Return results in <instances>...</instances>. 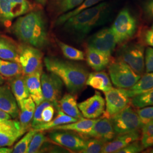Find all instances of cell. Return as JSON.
Masks as SVG:
<instances>
[{
    "instance_id": "obj_8",
    "label": "cell",
    "mask_w": 153,
    "mask_h": 153,
    "mask_svg": "<svg viewBox=\"0 0 153 153\" xmlns=\"http://www.w3.org/2000/svg\"><path fill=\"white\" fill-rule=\"evenodd\" d=\"M41 83L44 100L53 104L57 110L60 108V99L64 83L59 76L54 73L43 72L41 76Z\"/></svg>"
},
{
    "instance_id": "obj_5",
    "label": "cell",
    "mask_w": 153,
    "mask_h": 153,
    "mask_svg": "<svg viewBox=\"0 0 153 153\" xmlns=\"http://www.w3.org/2000/svg\"><path fill=\"white\" fill-rule=\"evenodd\" d=\"M111 29L117 44H121L131 38L137 29V21L127 8L121 10L115 19Z\"/></svg>"
},
{
    "instance_id": "obj_36",
    "label": "cell",
    "mask_w": 153,
    "mask_h": 153,
    "mask_svg": "<svg viewBox=\"0 0 153 153\" xmlns=\"http://www.w3.org/2000/svg\"><path fill=\"white\" fill-rule=\"evenodd\" d=\"M141 142L144 149L153 146V120L142 128Z\"/></svg>"
},
{
    "instance_id": "obj_15",
    "label": "cell",
    "mask_w": 153,
    "mask_h": 153,
    "mask_svg": "<svg viewBox=\"0 0 153 153\" xmlns=\"http://www.w3.org/2000/svg\"><path fill=\"white\" fill-rule=\"evenodd\" d=\"M83 117L94 119L100 117L105 111V100L100 93L96 91L92 97L78 104Z\"/></svg>"
},
{
    "instance_id": "obj_49",
    "label": "cell",
    "mask_w": 153,
    "mask_h": 153,
    "mask_svg": "<svg viewBox=\"0 0 153 153\" xmlns=\"http://www.w3.org/2000/svg\"><path fill=\"white\" fill-rule=\"evenodd\" d=\"M150 152V153H153V149H152V150H150V152Z\"/></svg>"
},
{
    "instance_id": "obj_17",
    "label": "cell",
    "mask_w": 153,
    "mask_h": 153,
    "mask_svg": "<svg viewBox=\"0 0 153 153\" xmlns=\"http://www.w3.org/2000/svg\"><path fill=\"white\" fill-rule=\"evenodd\" d=\"M141 134L139 131L117 135L114 140L105 143L102 153H116L131 142L139 140Z\"/></svg>"
},
{
    "instance_id": "obj_18",
    "label": "cell",
    "mask_w": 153,
    "mask_h": 153,
    "mask_svg": "<svg viewBox=\"0 0 153 153\" xmlns=\"http://www.w3.org/2000/svg\"><path fill=\"white\" fill-rule=\"evenodd\" d=\"M0 109L9 114L12 118H16L19 115L16 99L7 85L0 86Z\"/></svg>"
},
{
    "instance_id": "obj_42",
    "label": "cell",
    "mask_w": 153,
    "mask_h": 153,
    "mask_svg": "<svg viewBox=\"0 0 153 153\" xmlns=\"http://www.w3.org/2000/svg\"><path fill=\"white\" fill-rule=\"evenodd\" d=\"M55 113V107L53 104H51L44 108L42 114V118L43 123H48L53 119Z\"/></svg>"
},
{
    "instance_id": "obj_22",
    "label": "cell",
    "mask_w": 153,
    "mask_h": 153,
    "mask_svg": "<svg viewBox=\"0 0 153 153\" xmlns=\"http://www.w3.org/2000/svg\"><path fill=\"white\" fill-rule=\"evenodd\" d=\"M86 84L104 93L112 88L109 76L104 71H96L88 74Z\"/></svg>"
},
{
    "instance_id": "obj_9",
    "label": "cell",
    "mask_w": 153,
    "mask_h": 153,
    "mask_svg": "<svg viewBox=\"0 0 153 153\" xmlns=\"http://www.w3.org/2000/svg\"><path fill=\"white\" fill-rule=\"evenodd\" d=\"M118 59L126 63L141 76L145 71L144 47L140 44H130L123 47L119 52Z\"/></svg>"
},
{
    "instance_id": "obj_6",
    "label": "cell",
    "mask_w": 153,
    "mask_h": 153,
    "mask_svg": "<svg viewBox=\"0 0 153 153\" xmlns=\"http://www.w3.org/2000/svg\"><path fill=\"white\" fill-rule=\"evenodd\" d=\"M116 136L131 131H140L143 125L137 111L128 105L111 119Z\"/></svg>"
},
{
    "instance_id": "obj_14",
    "label": "cell",
    "mask_w": 153,
    "mask_h": 153,
    "mask_svg": "<svg viewBox=\"0 0 153 153\" xmlns=\"http://www.w3.org/2000/svg\"><path fill=\"white\" fill-rule=\"evenodd\" d=\"M50 132L51 140L61 146L73 151L82 150L85 145V140L79 135L66 130H55Z\"/></svg>"
},
{
    "instance_id": "obj_44",
    "label": "cell",
    "mask_w": 153,
    "mask_h": 153,
    "mask_svg": "<svg viewBox=\"0 0 153 153\" xmlns=\"http://www.w3.org/2000/svg\"><path fill=\"white\" fill-rule=\"evenodd\" d=\"M145 42L148 45L153 47V31L152 30H149L146 33Z\"/></svg>"
},
{
    "instance_id": "obj_43",
    "label": "cell",
    "mask_w": 153,
    "mask_h": 153,
    "mask_svg": "<svg viewBox=\"0 0 153 153\" xmlns=\"http://www.w3.org/2000/svg\"><path fill=\"white\" fill-rule=\"evenodd\" d=\"M143 10L148 16L153 18V0H148L145 2Z\"/></svg>"
},
{
    "instance_id": "obj_13",
    "label": "cell",
    "mask_w": 153,
    "mask_h": 153,
    "mask_svg": "<svg viewBox=\"0 0 153 153\" xmlns=\"http://www.w3.org/2000/svg\"><path fill=\"white\" fill-rule=\"evenodd\" d=\"M26 131L19 121H0V147L11 146Z\"/></svg>"
},
{
    "instance_id": "obj_46",
    "label": "cell",
    "mask_w": 153,
    "mask_h": 153,
    "mask_svg": "<svg viewBox=\"0 0 153 153\" xmlns=\"http://www.w3.org/2000/svg\"><path fill=\"white\" fill-rule=\"evenodd\" d=\"M13 152V149L11 148L0 147V153H10Z\"/></svg>"
},
{
    "instance_id": "obj_24",
    "label": "cell",
    "mask_w": 153,
    "mask_h": 153,
    "mask_svg": "<svg viewBox=\"0 0 153 153\" xmlns=\"http://www.w3.org/2000/svg\"><path fill=\"white\" fill-rule=\"evenodd\" d=\"M18 107L21 109L19 122L23 127L27 130L33 120V114L36 108V104L30 96L27 98L21 101Z\"/></svg>"
},
{
    "instance_id": "obj_12",
    "label": "cell",
    "mask_w": 153,
    "mask_h": 153,
    "mask_svg": "<svg viewBox=\"0 0 153 153\" xmlns=\"http://www.w3.org/2000/svg\"><path fill=\"white\" fill-rule=\"evenodd\" d=\"M31 7L27 0H0V19L11 21L27 13Z\"/></svg>"
},
{
    "instance_id": "obj_45",
    "label": "cell",
    "mask_w": 153,
    "mask_h": 153,
    "mask_svg": "<svg viewBox=\"0 0 153 153\" xmlns=\"http://www.w3.org/2000/svg\"><path fill=\"white\" fill-rule=\"evenodd\" d=\"M11 116L5 111L0 109V121L7 120L11 119Z\"/></svg>"
},
{
    "instance_id": "obj_1",
    "label": "cell",
    "mask_w": 153,
    "mask_h": 153,
    "mask_svg": "<svg viewBox=\"0 0 153 153\" xmlns=\"http://www.w3.org/2000/svg\"><path fill=\"white\" fill-rule=\"evenodd\" d=\"M13 31L23 43L38 49L48 43L46 20L40 10L29 11L19 16L13 25Z\"/></svg>"
},
{
    "instance_id": "obj_31",
    "label": "cell",
    "mask_w": 153,
    "mask_h": 153,
    "mask_svg": "<svg viewBox=\"0 0 153 153\" xmlns=\"http://www.w3.org/2000/svg\"><path fill=\"white\" fill-rule=\"evenodd\" d=\"M56 42L61 50L63 55L68 59L76 61L84 60L85 55L82 51L65 44L58 39H56Z\"/></svg>"
},
{
    "instance_id": "obj_25",
    "label": "cell",
    "mask_w": 153,
    "mask_h": 153,
    "mask_svg": "<svg viewBox=\"0 0 153 153\" xmlns=\"http://www.w3.org/2000/svg\"><path fill=\"white\" fill-rule=\"evenodd\" d=\"M153 88V72H150L141 77L133 86L125 90L129 98H133L138 94L151 90Z\"/></svg>"
},
{
    "instance_id": "obj_40",
    "label": "cell",
    "mask_w": 153,
    "mask_h": 153,
    "mask_svg": "<svg viewBox=\"0 0 153 153\" xmlns=\"http://www.w3.org/2000/svg\"><path fill=\"white\" fill-rule=\"evenodd\" d=\"M145 149L142 146L141 142H140L138 140L131 142L123 149L117 151V153H137L141 152Z\"/></svg>"
},
{
    "instance_id": "obj_38",
    "label": "cell",
    "mask_w": 153,
    "mask_h": 153,
    "mask_svg": "<svg viewBox=\"0 0 153 153\" xmlns=\"http://www.w3.org/2000/svg\"><path fill=\"white\" fill-rule=\"evenodd\" d=\"M51 104H52V103H51L48 101L44 100L40 104L36 105V107L35 108V111L33 114V120L31 124L33 128L36 126H39L44 123L42 118V114L43 111L45 107L48 106V105Z\"/></svg>"
},
{
    "instance_id": "obj_27",
    "label": "cell",
    "mask_w": 153,
    "mask_h": 153,
    "mask_svg": "<svg viewBox=\"0 0 153 153\" xmlns=\"http://www.w3.org/2000/svg\"><path fill=\"white\" fill-rule=\"evenodd\" d=\"M77 120L74 119L71 116L66 115L60 108L57 109V116L54 119L48 123H44L42 124L36 126L33 129H35L36 131H47L49 129H52L56 126L76 122Z\"/></svg>"
},
{
    "instance_id": "obj_19",
    "label": "cell",
    "mask_w": 153,
    "mask_h": 153,
    "mask_svg": "<svg viewBox=\"0 0 153 153\" xmlns=\"http://www.w3.org/2000/svg\"><path fill=\"white\" fill-rule=\"evenodd\" d=\"M42 73V71H39L25 76L30 96L36 105L40 104L44 100L41 83Z\"/></svg>"
},
{
    "instance_id": "obj_34",
    "label": "cell",
    "mask_w": 153,
    "mask_h": 153,
    "mask_svg": "<svg viewBox=\"0 0 153 153\" xmlns=\"http://www.w3.org/2000/svg\"><path fill=\"white\" fill-rule=\"evenodd\" d=\"M38 131L35 129H32L30 131H28L24 137L16 143L14 148L13 149V153H26L27 152L28 148L31 142V141L35 135V134Z\"/></svg>"
},
{
    "instance_id": "obj_2",
    "label": "cell",
    "mask_w": 153,
    "mask_h": 153,
    "mask_svg": "<svg viewBox=\"0 0 153 153\" xmlns=\"http://www.w3.org/2000/svg\"><path fill=\"white\" fill-rule=\"evenodd\" d=\"M44 63L48 71L59 76L73 94L81 91L86 85L88 73L82 66L55 57H46Z\"/></svg>"
},
{
    "instance_id": "obj_28",
    "label": "cell",
    "mask_w": 153,
    "mask_h": 153,
    "mask_svg": "<svg viewBox=\"0 0 153 153\" xmlns=\"http://www.w3.org/2000/svg\"><path fill=\"white\" fill-rule=\"evenodd\" d=\"M0 59L19 63V49L4 38H0Z\"/></svg>"
},
{
    "instance_id": "obj_50",
    "label": "cell",
    "mask_w": 153,
    "mask_h": 153,
    "mask_svg": "<svg viewBox=\"0 0 153 153\" xmlns=\"http://www.w3.org/2000/svg\"><path fill=\"white\" fill-rule=\"evenodd\" d=\"M151 30H152V31H153V25H152V29H151Z\"/></svg>"
},
{
    "instance_id": "obj_7",
    "label": "cell",
    "mask_w": 153,
    "mask_h": 153,
    "mask_svg": "<svg viewBox=\"0 0 153 153\" xmlns=\"http://www.w3.org/2000/svg\"><path fill=\"white\" fill-rule=\"evenodd\" d=\"M19 63L22 68V74H30L42 71L43 53L30 45H23L19 48Z\"/></svg>"
},
{
    "instance_id": "obj_4",
    "label": "cell",
    "mask_w": 153,
    "mask_h": 153,
    "mask_svg": "<svg viewBox=\"0 0 153 153\" xmlns=\"http://www.w3.org/2000/svg\"><path fill=\"white\" fill-rule=\"evenodd\" d=\"M108 71L113 84L120 88L128 89L131 88L141 78V76L119 59L110 61Z\"/></svg>"
},
{
    "instance_id": "obj_35",
    "label": "cell",
    "mask_w": 153,
    "mask_h": 153,
    "mask_svg": "<svg viewBox=\"0 0 153 153\" xmlns=\"http://www.w3.org/2000/svg\"><path fill=\"white\" fill-rule=\"evenodd\" d=\"M85 0H54L57 11L61 15L74 9Z\"/></svg>"
},
{
    "instance_id": "obj_16",
    "label": "cell",
    "mask_w": 153,
    "mask_h": 153,
    "mask_svg": "<svg viewBox=\"0 0 153 153\" xmlns=\"http://www.w3.org/2000/svg\"><path fill=\"white\" fill-rule=\"evenodd\" d=\"M86 137L95 138L108 142L116 136L111 119L102 117L98 119L90 132Z\"/></svg>"
},
{
    "instance_id": "obj_32",
    "label": "cell",
    "mask_w": 153,
    "mask_h": 153,
    "mask_svg": "<svg viewBox=\"0 0 153 153\" xmlns=\"http://www.w3.org/2000/svg\"><path fill=\"white\" fill-rule=\"evenodd\" d=\"M131 104L138 108L153 105V89L133 97Z\"/></svg>"
},
{
    "instance_id": "obj_3",
    "label": "cell",
    "mask_w": 153,
    "mask_h": 153,
    "mask_svg": "<svg viewBox=\"0 0 153 153\" xmlns=\"http://www.w3.org/2000/svg\"><path fill=\"white\" fill-rule=\"evenodd\" d=\"M109 10L108 4L102 2L68 19L64 24V27L79 37H83L94 28L104 23Z\"/></svg>"
},
{
    "instance_id": "obj_10",
    "label": "cell",
    "mask_w": 153,
    "mask_h": 153,
    "mask_svg": "<svg viewBox=\"0 0 153 153\" xmlns=\"http://www.w3.org/2000/svg\"><path fill=\"white\" fill-rule=\"evenodd\" d=\"M105 99V110L102 117L111 119L126 107L130 103V98L124 88H112L104 92Z\"/></svg>"
},
{
    "instance_id": "obj_29",
    "label": "cell",
    "mask_w": 153,
    "mask_h": 153,
    "mask_svg": "<svg viewBox=\"0 0 153 153\" xmlns=\"http://www.w3.org/2000/svg\"><path fill=\"white\" fill-rule=\"evenodd\" d=\"M103 1L104 0H85L79 5L74 8V9L64 14H62L60 16H59L55 22V24L56 26L62 25L68 19H69L72 16H74L80 12L98 4Z\"/></svg>"
},
{
    "instance_id": "obj_11",
    "label": "cell",
    "mask_w": 153,
    "mask_h": 153,
    "mask_svg": "<svg viewBox=\"0 0 153 153\" xmlns=\"http://www.w3.org/2000/svg\"><path fill=\"white\" fill-rule=\"evenodd\" d=\"M117 44L115 35L111 28H105L90 38L88 40V47L111 56Z\"/></svg>"
},
{
    "instance_id": "obj_33",
    "label": "cell",
    "mask_w": 153,
    "mask_h": 153,
    "mask_svg": "<svg viewBox=\"0 0 153 153\" xmlns=\"http://www.w3.org/2000/svg\"><path fill=\"white\" fill-rule=\"evenodd\" d=\"M106 142L95 138H90L85 141L83 149L79 152L82 153H102L103 149Z\"/></svg>"
},
{
    "instance_id": "obj_20",
    "label": "cell",
    "mask_w": 153,
    "mask_h": 153,
    "mask_svg": "<svg viewBox=\"0 0 153 153\" xmlns=\"http://www.w3.org/2000/svg\"><path fill=\"white\" fill-rule=\"evenodd\" d=\"M111 56L93 48L86 50V61L88 65L95 71H101L107 68L111 61Z\"/></svg>"
},
{
    "instance_id": "obj_26",
    "label": "cell",
    "mask_w": 153,
    "mask_h": 153,
    "mask_svg": "<svg viewBox=\"0 0 153 153\" xmlns=\"http://www.w3.org/2000/svg\"><path fill=\"white\" fill-rule=\"evenodd\" d=\"M10 85L11 91L16 99L18 105L23 100L30 97L25 78L22 74L14 76Z\"/></svg>"
},
{
    "instance_id": "obj_51",
    "label": "cell",
    "mask_w": 153,
    "mask_h": 153,
    "mask_svg": "<svg viewBox=\"0 0 153 153\" xmlns=\"http://www.w3.org/2000/svg\"><path fill=\"white\" fill-rule=\"evenodd\" d=\"M153 89H152V90H153Z\"/></svg>"
},
{
    "instance_id": "obj_48",
    "label": "cell",
    "mask_w": 153,
    "mask_h": 153,
    "mask_svg": "<svg viewBox=\"0 0 153 153\" xmlns=\"http://www.w3.org/2000/svg\"><path fill=\"white\" fill-rule=\"evenodd\" d=\"M3 82H4V79H3V78L2 77V76L0 74V86L2 85Z\"/></svg>"
},
{
    "instance_id": "obj_37",
    "label": "cell",
    "mask_w": 153,
    "mask_h": 153,
    "mask_svg": "<svg viewBox=\"0 0 153 153\" xmlns=\"http://www.w3.org/2000/svg\"><path fill=\"white\" fill-rule=\"evenodd\" d=\"M47 141V137L44 136L43 133H42V131H37L31 141L28 148L27 153H39L44 142Z\"/></svg>"
},
{
    "instance_id": "obj_39",
    "label": "cell",
    "mask_w": 153,
    "mask_h": 153,
    "mask_svg": "<svg viewBox=\"0 0 153 153\" xmlns=\"http://www.w3.org/2000/svg\"><path fill=\"white\" fill-rule=\"evenodd\" d=\"M142 124L144 126L153 120V107H145L137 111Z\"/></svg>"
},
{
    "instance_id": "obj_41",
    "label": "cell",
    "mask_w": 153,
    "mask_h": 153,
    "mask_svg": "<svg viewBox=\"0 0 153 153\" xmlns=\"http://www.w3.org/2000/svg\"><path fill=\"white\" fill-rule=\"evenodd\" d=\"M146 73L153 72V48L148 47L146 50L145 62Z\"/></svg>"
},
{
    "instance_id": "obj_30",
    "label": "cell",
    "mask_w": 153,
    "mask_h": 153,
    "mask_svg": "<svg viewBox=\"0 0 153 153\" xmlns=\"http://www.w3.org/2000/svg\"><path fill=\"white\" fill-rule=\"evenodd\" d=\"M21 66L19 63L0 59V74L12 78L22 74Z\"/></svg>"
},
{
    "instance_id": "obj_47",
    "label": "cell",
    "mask_w": 153,
    "mask_h": 153,
    "mask_svg": "<svg viewBox=\"0 0 153 153\" xmlns=\"http://www.w3.org/2000/svg\"><path fill=\"white\" fill-rule=\"evenodd\" d=\"M38 3L42 4V5H44L46 2H47V0H36Z\"/></svg>"
},
{
    "instance_id": "obj_21",
    "label": "cell",
    "mask_w": 153,
    "mask_h": 153,
    "mask_svg": "<svg viewBox=\"0 0 153 153\" xmlns=\"http://www.w3.org/2000/svg\"><path fill=\"white\" fill-rule=\"evenodd\" d=\"M98 119H84L76 122L56 126L52 130H66L76 132L82 136H86L91 131L93 126Z\"/></svg>"
},
{
    "instance_id": "obj_23",
    "label": "cell",
    "mask_w": 153,
    "mask_h": 153,
    "mask_svg": "<svg viewBox=\"0 0 153 153\" xmlns=\"http://www.w3.org/2000/svg\"><path fill=\"white\" fill-rule=\"evenodd\" d=\"M61 110L66 115L76 119L77 120L82 119L83 116L78 108L76 99L71 94H66L59 100Z\"/></svg>"
}]
</instances>
